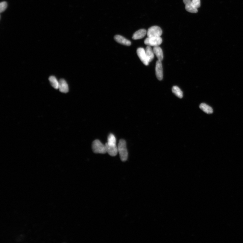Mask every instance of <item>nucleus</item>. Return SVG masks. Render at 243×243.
Listing matches in <instances>:
<instances>
[{"label": "nucleus", "instance_id": "obj_1", "mask_svg": "<svg viewBox=\"0 0 243 243\" xmlns=\"http://www.w3.org/2000/svg\"><path fill=\"white\" fill-rule=\"evenodd\" d=\"M118 149L121 160L123 162H125L127 160L128 152L127 149L126 142L124 140H120L118 144Z\"/></svg>", "mask_w": 243, "mask_h": 243}, {"label": "nucleus", "instance_id": "obj_2", "mask_svg": "<svg viewBox=\"0 0 243 243\" xmlns=\"http://www.w3.org/2000/svg\"><path fill=\"white\" fill-rule=\"evenodd\" d=\"M92 149L95 154H104L107 153L105 145L98 139L95 140L92 143Z\"/></svg>", "mask_w": 243, "mask_h": 243}, {"label": "nucleus", "instance_id": "obj_3", "mask_svg": "<svg viewBox=\"0 0 243 243\" xmlns=\"http://www.w3.org/2000/svg\"><path fill=\"white\" fill-rule=\"evenodd\" d=\"M162 34V29L157 26H152L148 30L147 35L148 37H158Z\"/></svg>", "mask_w": 243, "mask_h": 243}, {"label": "nucleus", "instance_id": "obj_4", "mask_svg": "<svg viewBox=\"0 0 243 243\" xmlns=\"http://www.w3.org/2000/svg\"><path fill=\"white\" fill-rule=\"evenodd\" d=\"M162 39L160 37H148L145 40L144 43L150 46H158L162 43Z\"/></svg>", "mask_w": 243, "mask_h": 243}, {"label": "nucleus", "instance_id": "obj_5", "mask_svg": "<svg viewBox=\"0 0 243 243\" xmlns=\"http://www.w3.org/2000/svg\"><path fill=\"white\" fill-rule=\"evenodd\" d=\"M137 54L143 64L146 66L149 64L145 50L143 48H139L137 50Z\"/></svg>", "mask_w": 243, "mask_h": 243}, {"label": "nucleus", "instance_id": "obj_6", "mask_svg": "<svg viewBox=\"0 0 243 243\" xmlns=\"http://www.w3.org/2000/svg\"><path fill=\"white\" fill-rule=\"evenodd\" d=\"M105 146L107 152L112 157H115L118 154V146L116 145H112L106 143Z\"/></svg>", "mask_w": 243, "mask_h": 243}, {"label": "nucleus", "instance_id": "obj_7", "mask_svg": "<svg viewBox=\"0 0 243 243\" xmlns=\"http://www.w3.org/2000/svg\"><path fill=\"white\" fill-rule=\"evenodd\" d=\"M156 75L158 80L161 81L163 78V68L162 62L158 60L156 64Z\"/></svg>", "mask_w": 243, "mask_h": 243}, {"label": "nucleus", "instance_id": "obj_8", "mask_svg": "<svg viewBox=\"0 0 243 243\" xmlns=\"http://www.w3.org/2000/svg\"><path fill=\"white\" fill-rule=\"evenodd\" d=\"M183 1L185 4L186 9L187 12L194 13L198 12L197 9L193 6L191 0H183Z\"/></svg>", "mask_w": 243, "mask_h": 243}, {"label": "nucleus", "instance_id": "obj_9", "mask_svg": "<svg viewBox=\"0 0 243 243\" xmlns=\"http://www.w3.org/2000/svg\"><path fill=\"white\" fill-rule=\"evenodd\" d=\"M114 39L118 43L124 45L129 46L131 45V42L126 39L120 35H116L114 37Z\"/></svg>", "mask_w": 243, "mask_h": 243}, {"label": "nucleus", "instance_id": "obj_10", "mask_svg": "<svg viewBox=\"0 0 243 243\" xmlns=\"http://www.w3.org/2000/svg\"><path fill=\"white\" fill-rule=\"evenodd\" d=\"M59 89L60 92L63 93H67L69 91L68 84L64 79H60L59 81Z\"/></svg>", "mask_w": 243, "mask_h": 243}, {"label": "nucleus", "instance_id": "obj_11", "mask_svg": "<svg viewBox=\"0 0 243 243\" xmlns=\"http://www.w3.org/2000/svg\"><path fill=\"white\" fill-rule=\"evenodd\" d=\"M147 34V31L145 29H141L135 33L133 37V40H139L143 38Z\"/></svg>", "mask_w": 243, "mask_h": 243}, {"label": "nucleus", "instance_id": "obj_12", "mask_svg": "<svg viewBox=\"0 0 243 243\" xmlns=\"http://www.w3.org/2000/svg\"><path fill=\"white\" fill-rule=\"evenodd\" d=\"M147 58L149 63L152 61L154 57V50L151 47L148 46L145 49Z\"/></svg>", "mask_w": 243, "mask_h": 243}, {"label": "nucleus", "instance_id": "obj_13", "mask_svg": "<svg viewBox=\"0 0 243 243\" xmlns=\"http://www.w3.org/2000/svg\"><path fill=\"white\" fill-rule=\"evenodd\" d=\"M154 54L157 58L158 60L162 62L163 59V55L162 48L159 46L154 47Z\"/></svg>", "mask_w": 243, "mask_h": 243}, {"label": "nucleus", "instance_id": "obj_14", "mask_svg": "<svg viewBox=\"0 0 243 243\" xmlns=\"http://www.w3.org/2000/svg\"><path fill=\"white\" fill-rule=\"evenodd\" d=\"M199 107L201 109L207 114H210L213 113L212 108L205 103H202L200 105Z\"/></svg>", "mask_w": 243, "mask_h": 243}, {"label": "nucleus", "instance_id": "obj_15", "mask_svg": "<svg viewBox=\"0 0 243 243\" xmlns=\"http://www.w3.org/2000/svg\"><path fill=\"white\" fill-rule=\"evenodd\" d=\"M173 93L175 95L180 98H182L183 97V92L179 87L177 86H174L172 88Z\"/></svg>", "mask_w": 243, "mask_h": 243}, {"label": "nucleus", "instance_id": "obj_16", "mask_svg": "<svg viewBox=\"0 0 243 243\" xmlns=\"http://www.w3.org/2000/svg\"><path fill=\"white\" fill-rule=\"evenodd\" d=\"M49 81L52 86L55 89H59V81H58L56 78L54 76H50Z\"/></svg>", "mask_w": 243, "mask_h": 243}, {"label": "nucleus", "instance_id": "obj_17", "mask_svg": "<svg viewBox=\"0 0 243 243\" xmlns=\"http://www.w3.org/2000/svg\"><path fill=\"white\" fill-rule=\"evenodd\" d=\"M107 143L110 145H116V139L114 135L112 133H110L109 135L108 136Z\"/></svg>", "mask_w": 243, "mask_h": 243}, {"label": "nucleus", "instance_id": "obj_18", "mask_svg": "<svg viewBox=\"0 0 243 243\" xmlns=\"http://www.w3.org/2000/svg\"><path fill=\"white\" fill-rule=\"evenodd\" d=\"M7 4L6 1H3L1 2L0 4V12L1 13L3 12L6 10L7 7Z\"/></svg>", "mask_w": 243, "mask_h": 243}, {"label": "nucleus", "instance_id": "obj_19", "mask_svg": "<svg viewBox=\"0 0 243 243\" xmlns=\"http://www.w3.org/2000/svg\"><path fill=\"white\" fill-rule=\"evenodd\" d=\"M192 4L195 7L199 8L201 6L200 0H192Z\"/></svg>", "mask_w": 243, "mask_h": 243}]
</instances>
